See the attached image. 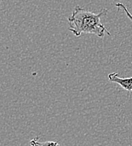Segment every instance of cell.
<instances>
[{
  "instance_id": "277c9868",
  "label": "cell",
  "mask_w": 132,
  "mask_h": 146,
  "mask_svg": "<svg viewBox=\"0 0 132 146\" xmlns=\"http://www.w3.org/2000/svg\"><path fill=\"white\" fill-rule=\"evenodd\" d=\"M115 6L118 8V9L119 10H122V11H124L125 12V14L128 16V18L132 21V15L129 12V10L126 9V7H125V5L124 4V3H115Z\"/></svg>"
},
{
  "instance_id": "6da1fadb",
  "label": "cell",
  "mask_w": 132,
  "mask_h": 146,
  "mask_svg": "<svg viewBox=\"0 0 132 146\" xmlns=\"http://www.w3.org/2000/svg\"><path fill=\"white\" fill-rule=\"evenodd\" d=\"M107 13L108 10L106 9L98 14H95L77 5L72 15L68 17L69 31L75 36H80L84 33L93 34L98 37H103L105 34L111 36L109 31L101 22V18Z\"/></svg>"
},
{
  "instance_id": "7a4b0ae2",
  "label": "cell",
  "mask_w": 132,
  "mask_h": 146,
  "mask_svg": "<svg viewBox=\"0 0 132 146\" xmlns=\"http://www.w3.org/2000/svg\"><path fill=\"white\" fill-rule=\"evenodd\" d=\"M109 80L110 82L119 84L124 90H127L129 93L132 91V77L131 78H121L117 73H111L109 74Z\"/></svg>"
},
{
  "instance_id": "3957f363",
  "label": "cell",
  "mask_w": 132,
  "mask_h": 146,
  "mask_svg": "<svg viewBox=\"0 0 132 146\" xmlns=\"http://www.w3.org/2000/svg\"><path fill=\"white\" fill-rule=\"evenodd\" d=\"M39 137L33 139L31 140L30 145L31 146H60L59 144L56 141H46V142H39Z\"/></svg>"
}]
</instances>
